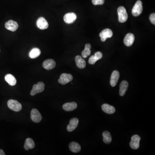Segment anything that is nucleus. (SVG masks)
Instances as JSON below:
<instances>
[{
  "label": "nucleus",
  "instance_id": "obj_1",
  "mask_svg": "<svg viewBox=\"0 0 155 155\" xmlns=\"http://www.w3.org/2000/svg\"><path fill=\"white\" fill-rule=\"evenodd\" d=\"M119 21L121 23L125 22L128 18V15L126 9L124 7L120 6L118 8Z\"/></svg>",
  "mask_w": 155,
  "mask_h": 155
},
{
  "label": "nucleus",
  "instance_id": "obj_2",
  "mask_svg": "<svg viewBox=\"0 0 155 155\" xmlns=\"http://www.w3.org/2000/svg\"><path fill=\"white\" fill-rule=\"evenodd\" d=\"M143 5L141 1H138L135 4L132 9V14L134 17H138L143 11Z\"/></svg>",
  "mask_w": 155,
  "mask_h": 155
},
{
  "label": "nucleus",
  "instance_id": "obj_3",
  "mask_svg": "<svg viewBox=\"0 0 155 155\" xmlns=\"http://www.w3.org/2000/svg\"><path fill=\"white\" fill-rule=\"evenodd\" d=\"M7 106L10 109L15 112H19L21 110L22 108L21 103L16 100L12 99L9 100L7 102Z\"/></svg>",
  "mask_w": 155,
  "mask_h": 155
},
{
  "label": "nucleus",
  "instance_id": "obj_4",
  "mask_svg": "<svg viewBox=\"0 0 155 155\" xmlns=\"http://www.w3.org/2000/svg\"><path fill=\"white\" fill-rule=\"evenodd\" d=\"M44 87L45 85L43 82L41 81L38 82L37 84L34 85L30 93V94L31 96H34L37 93L42 92L44 91Z\"/></svg>",
  "mask_w": 155,
  "mask_h": 155
},
{
  "label": "nucleus",
  "instance_id": "obj_5",
  "mask_svg": "<svg viewBox=\"0 0 155 155\" xmlns=\"http://www.w3.org/2000/svg\"><path fill=\"white\" fill-rule=\"evenodd\" d=\"M73 79V76L70 74L63 73L60 76L58 82L61 85H65L71 81Z\"/></svg>",
  "mask_w": 155,
  "mask_h": 155
},
{
  "label": "nucleus",
  "instance_id": "obj_6",
  "mask_svg": "<svg viewBox=\"0 0 155 155\" xmlns=\"http://www.w3.org/2000/svg\"><path fill=\"white\" fill-rule=\"evenodd\" d=\"M31 118L32 121L34 123H39L42 120V116L38 109H33L31 111Z\"/></svg>",
  "mask_w": 155,
  "mask_h": 155
},
{
  "label": "nucleus",
  "instance_id": "obj_7",
  "mask_svg": "<svg viewBox=\"0 0 155 155\" xmlns=\"http://www.w3.org/2000/svg\"><path fill=\"white\" fill-rule=\"evenodd\" d=\"M140 138L138 135H134L131 137V141L130 143V146L132 149L137 150L140 146Z\"/></svg>",
  "mask_w": 155,
  "mask_h": 155
},
{
  "label": "nucleus",
  "instance_id": "obj_8",
  "mask_svg": "<svg viewBox=\"0 0 155 155\" xmlns=\"http://www.w3.org/2000/svg\"><path fill=\"white\" fill-rule=\"evenodd\" d=\"M113 32L109 28H106L104 29L100 34L101 40L103 42H105L107 38H111L113 36Z\"/></svg>",
  "mask_w": 155,
  "mask_h": 155
},
{
  "label": "nucleus",
  "instance_id": "obj_9",
  "mask_svg": "<svg viewBox=\"0 0 155 155\" xmlns=\"http://www.w3.org/2000/svg\"><path fill=\"white\" fill-rule=\"evenodd\" d=\"M119 76L120 74L118 71L115 70L112 72L110 78V83L111 85L113 87L115 86L117 84Z\"/></svg>",
  "mask_w": 155,
  "mask_h": 155
},
{
  "label": "nucleus",
  "instance_id": "obj_10",
  "mask_svg": "<svg viewBox=\"0 0 155 155\" xmlns=\"http://www.w3.org/2000/svg\"><path fill=\"white\" fill-rule=\"evenodd\" d=\"M77 19V16L74 13H67L64 17V21L67 24L73 23Z\"/></svg>",
  "mask_w": 155,
  "mask_h": 155
},
{
  "label": "nucleus",
  "instance_id": "obj_11",
  "mask_svg": "<svg viewBox=\"0 0 155 155\" xmlns=\"http://www.w3.org/2000/svg\"><path fill=\"white\" fill-rule=\"evenodd\" d=\"M5 27L7 29L11 32H15L18 28L19 25L16 22L10 20L6 23Z\"/></svg>",
  "mask_w": 155,
  "mask_h": 155
},
{
  "label": "nucleus",
  "instance_id": "obj_12",
  "mask_svg": "<svg viewBox=\"0 0 155 155\" xmlns=\"http://www.w3.org/2000/svg\"><path fill=\"white\" fill-rule=\"evenodd\" d=\"M37 26L39 29L44 30L48 27L49 24L47 21L43 17H40L37 21Z\"/></svg>",
  "mask_w": 155,
  "mask_h": 155
},
{
  "label": "nucleus",
  "instance_id": "obj_13",
  "mask_svg": "<svg viewBox=\"0 0 155 155\" xmlns=\"http://www.w3.org/2000/svg\"><path fill=\"white\" fill-rule=\"evenodd\" d=\"M79 119L76 118L72 119L70 121V124L67 125V130L69 132L75 130L79 124Z\"/></svg>",
  "mask_w": 155,
  "mask_h": 155
},
{
  "label": "nucleus",
  "instance_id": "obj_14",
  "mask_svg": "<svg viewBox=\"0 0 155 155\" xmlns=\"http://www.w3.org/2000/svg\"><path fill=\"white\" fill-rule=\"evenodd\" d=\"M135 37L132 33H128L126 34L124 39V43L127 47H130L134 43Z\"/></svg>",
  "mask_w": 155,
  "mask_h": 155
},
{
  "label": "nucleus",
  "instance_id": "obj_15",
  "mask_svg": "<svg viewBox=\"0 0 155 155\" xmlns=\"http://www.w3.org/2000/svg\"><path fill=\"white\" fill-rule=\"evenodd\" d=\"M56 63L53 59H48L45 60L43 63V67L46 70H49L54 69L55 67Z\"/></svg>",
  "mask_w": 155,
  "mask_h": 155
},
{
  "label": "nucleus",
  "instance_id": "obj_16",
  "mask_svg": "<svg viewBox=\"0 0 155 155\" xmlns=\"http://www.w3.org/2000/svg\"><path fill=\"white\" fill-rule=\"evenodd\" d=\"M103 57L102 53L100 51L96 52L94 55L91 56L89 58L88 62L90 64L93 65L96 63L97 60L101 59Z\"/></svg>",
  "mask_w": 155,
  "mask_h": 155
},
{
  "label": "nucleus",
  "instance_id": "obj_17",
  "mask_svg": "<svg viewBox=\"0 0 155 155\" xmlns=\"http://www.w3.org/2000/svg\"><path fill=\"white\" fill-rule=\"evenodd\" d=\"M77 107V104L76 102L67 103L63 105V108L64 110L66 111H72L75 110Z\"/></svg>",
  "mask_w": 155,
  "mask_h": 155
},
{
  "label": "nucleus",
  "instance_id": "obj_18",
  "mask_svg": "<svg viewBox=\"0 0 155 155\" xmlns=\"http://www.w3.org/2000/svg\"><path fill=\"white\" fill-rule=\"evenodd\" d=\"M77 66L80 69H84L86 66V62L80 56H77L75 58Z\"/></svg>",
  "mask_w": 155,
  "mask_h": 155
},
{
  "label": "nucleus",
  "instance_id": "obj_19",
  "mask_svg": "<svg viewBox=\"0 0 155 155\" xmlns=\"http://www.w3.org/2000/svg\"><path fill=\"white\" fill-rule=\"evenodd\" d=\"M102 109L103 110V112H105L106 113L111 114L114 113L115 112V109L114 107L111 106L109 104L105 103L102 105Z\"/></svg>",
  "mask_w": 155,
  "mask_h": 155
},
{
  "label": "nucleus",
  "instance_id": "obj_20",
  "mask_svg": "<svg viewBox=\"0 0 155 155\" xmlns=\"http://www.w3.org/2000/svg\"><path fill=\"white\" fill-rule=\"evenodd\" d=\"M129 87V83L126 81H123L120 85L119 89V95L123 96L125 94Z\"/></svg>",
  "mask_w": 155,
  "mask_h": 155
},
{
  "label": "nucleus",
  "instance_id": "obj_21",
  "mask_svg": "<svg viewBox=\"0 0 155 155\" xmlns=\"http://www.w3.org/2000/svg\"><path fill=\"white\" fill-rule=\"evenodd\" d=\"M69 148L72 152L75 153L79 152L81 150V147L79 144L75 142H72L70 143Z\"/></svg>",
  "mask_w": 155,
  "mask_h": 155
},
{
  "label": "nucleus",
  "instance_id": "obj_22",
  "mask_svg": "<svg viewBox=\"0 0 155 155\" xmlns=\"http://www.w3.org/2000/svg\"><path fill=\"white\" fill-rule=\"evenodd\" d=\"M5 80L11 86H14L17 83V80L13 75L8 74L5 76Z\"/></svg>",
  "mask_w": 155,
  "mask_h": 155
},
{
  "label": "nucleus",
  "instance_id": "obj_23",
  "mask_svg": "<svg viewBox=\"0 0 155 155\" xmlns=\"http://www.w3.org/2000/svg\"><path fill=\"white\" fill-rule=\"evenodd\" d=\"M35 146L34 141L32 139L28 138L26 139L24 144V147L25 150H28L29 149H32Z\"/></svg>",
  "mask_w": 155,
  "mask_h": 155
},
{
  "label": "nucleus",
  "instance_id": "obj_24",
  "mask_svg": "<svg viewBox=\"0 0 155 155\" xmlns=\"http://www.w3.org/2000/svg\"><path fill=\"white\" fill-rule=\"evenodd\" d=\"M41 51L38 48H34L32 49L29 53V55L30 58L32 59H35L38 57L41 54Z\"/></svg>",
  "mask_w": 155,
  "mask_h": 155
},
{
  "label": "nucleus",
  "instance_id": "obj_25",
  "mask_svg": "<svg viewBox=\"0 0 155 155\" xmlns=\"http://www.w3.org/2000/svg\"><path fill=\"white\" fill-rule=\"evenodd\" d=\"M91 46L90 44H87L85 46V48L81 53L82 57L84 58H87L91 54Z\"/></svg>",
  "mask_w": 155,
  "mask_h": 155
},
{
  "label": "nucleus",
  "instance_id": "obj_26",
  "mask_svg": "<svg viewBox=\"0 0 155 155\" xmlns=\"http://www.w3.org/2000/svg\"><path fill=\"white\" fill-rule=\"evenodd\" d=\"M103 142L105 144H109L112 141V137H111V134L109 131H105L103 133Z\"/></svg>",
  "mask_w": 155,
  "mask_h": 155
},
{
  "label": "nucleus",
  "instance_id": "obj_27",
  "mask_svg": "<svg viewBox=\"0 0 155 155\" xmlns=\"http://www.w3.org/2000/svg\"><path fill=\"white\" fill-rule=\"evenodd\" d=\"M104 1L105 0H92V2L94 5H103Z\"/></svg>",
  "mask_w": 155,
  "mask_h": 155
},
{
  "label": "nucleus",
  "instance_id": "obj_28",
  "mask_svg": "<svg viewBox=\"0 0 155 155\" xmlns=\"http://www.w3.org/2000/svg\"><path fill=\"white\" fill-rule=\"evenodd\" d=\"M150 20L151 22L153 25H155V13H152L150 16Z\"/></svg>",
  "mask_w": 155,
  "mask_h": 155
},
{
  "label": "nucleus",
  "instance_id": "obj_29",
  "mask_svg": "<svg viewBox=\"0 0 155 155\" xmlns=\"http://www.w3.org/2000/svg\"><path fill=\"white\" fill-rule=\"evenodd\" d=\"M5 155V153L4 152V151L1 149H0V155Z\"/></svg>",
  "mask_w": 155,
  "mask_h": 155
},
{
  "label": "nucleus",
  "instance_id": "obj_30",
  "mask_svg": "<svg viewBox=\"0 0 155 155\" xmlns=\"http://www.w3.org/2000/svg\"><path fill=\"white\" fill-rule=\"evenodd\" d=\"M0 51H1V50H0Z\"/></svg>",
  "mask_w": 155,
  "mask_h": 155
}]
</instances>
